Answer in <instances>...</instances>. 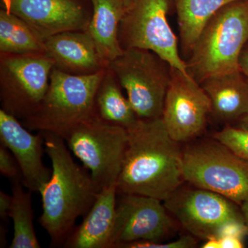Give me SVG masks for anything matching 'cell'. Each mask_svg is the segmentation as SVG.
<instances>
[{
	"label": "cell",
	"mask_w": 248,
	"mask_h": 248,
	"mask_svg": "<svg viewBox=\"0 0 248 248\" xmlns=\"http://www.w3.org/2000/svg\"><path fill=\"white\" fill-rule=\"evenodd\" d=\"M214 139L223 143L234 154L248 163V131L241 128L225 127L213 135Z\"/></svg>",
	"instance_id": "23"
},
{
	"label": "cell",
	"mask_w": 248,
	"mask_h": 248,
	"mask_svg": "<svg viewBox=\"0 0 248 248\" xmlns=\"http://www.w3.org/2000/svg\"><path fill=\"white\" fill-rule=\"evenodd\" d=\"M164 202L169 213L186 231L205 241L218 238L227 223L244 220L234 202L200 187H180Z\"/></svg>",
	"instance_id": "10"
},
{
	"label": "cell",
	"mask_w": 248,
	"mask_h": 248,
	"mask_svg": "<svg viewBox=\"0 0 248 248\" xmlns=\"http://www.w3.org/2000/svg\"><path fill=\"white\" fill-rule=\"evenodd\" d=\"M12 205V195H9L3 190H0V218L5 222L9 217L10 210Z\"/></svg>",
	"instance_id": "27"
},
{
	"label": "cell",
	"mask_w": 248,
	"mask_h": 248,
	"mask_svg": "<svg viewBox=\"0 0 248 248\" xmlns=\"http://www.w3.org/2000/svg\"><path fill=\"white\" fill-rule=\"evenodd\" d=\"M117 184L102 189L84 221L75 228L63 247L110 248L115 224Z\"/></svg>",
	"instance_id": "16"
},
{
	"label": "cell",
	"mask_w": 248,
	"mask_h": 248,
	"mask_svg": "<svg viewBox=\"0 0 248 248\" xmlns=\"http://www.w3.org/2000/svg\"><path fill=\"white\" fill-rule=\"evenodd\" d=\"M53 60L45 53L11 55L0 66L2 110L23 121L40 108L50 84Z\"/></svg>",
	"instance_id": "9"
},
{
	"label": "cell",
	"mask_w": 248,
	"mask_h": 248,
	"mask_svg": "<svg viewBox=\"0 0 248 248\" xmlns=\"http://www.w3.org/2000/svg\"><path fill=\"white\" fill-rule=\"evenodd\" d=\"M245 235H247L246 227L244 220L234 221L227 223L222 228L218 238L224 236H232L242 239Z\"/></svg>",
	"instance_id": "26"
},
{
	"label": "cell",
	"mask_w": 248,
	"mask_h": 248,
	"mask_svg": "<svg viewBox=\"0 0 248 248\" xmlns=\"http://www.w3.org/2000/svg\"><path fill=\"white\" fill-rule=\"evenodd\" d=\"M45 54L55 68L71 74H93L107 64L87 31L60 32L45 39Z\"/></svg>",
	"instance_id": "15"
},
{
	"label": "cell",
	"mask_w": 248,
	"mask_h": 248,
	"mask_svg": "<svg viewBox=\"0 0 248 248\" xmlns=\"http://www.w3.org/2000/svg\"><path fill=\"white\" fill-rule=\"evenodd\" d=\"M239 70L248 79V42L245 46L240 55L239 61Z\"/></svg>",
	"instance_id": "29"
},
{
	"label": "cell",
	"mask_w": 248,
	"mask_h": 248,
	"mask_svg": "<svg viewBox=\"0 0 248 248\" xmlns=\"http://www.w3.org/2000/svg\"><path fill=\"white\" fill-rule=\"evenodd\" d=\"M0 141L17 161L24 187L31 192H40L52 174V169L44 164L45 146L42 133H31L18 119L1 109Z\"/></svg>",
	"instance_id": "13"
},
{
	"label": "cell",
	"mask_w": 248,
	"mask_h": 248,
	"mask_svg": "<svg viewBox=\"0 0 248 248\" xmlns=\"http://www.w3.org/2000/svg\"><path fill=\"white\" fill-rule=\"evenodd\" d=\"M41 133L51 161L52 174L39 192L42 200L39 222L50 236L51 246L60 247L75 229L77 219L89 213L102 188L84 166L75 162L63 138Z\"/></svg>",
	"instance_id": "2"
},
{
	"label": "cell",
	"mask_w": 248,
	"mask_h": 248,
	"mask_svg": "<svg viewBox=\"0 0 248 248\" xmlns=\"http://www.w3.org/2000/svg\"><path fill=\"white\" fill-rule=\"evenodd\" d=\"M128 139L126 128L96 113L73 129L65 141L103 189L117 184Z\"/></svg>",
	"instance_id": "7"
},
{
	"label": "cell",
	"mask_w": 248,
	"mask_h": 248,
	"mask_svg": "<svg viewBox=\"0 0 248 248\" xmlns=\"http://www.w3.org/2000/svg\"><path fill=\"white\" fill-rule=\"evenodd\" d=\"M92 19L87 32L92 37L99 55L108 64L124 53L119 40V28L125 6L123 0H91Z\"/></svg>",
	"instance_id": "18"
},
{
	"label": "cell",
	"mask_w": 248,
	"mask_h": 248,
	"mask_svg": "<svg viewBox=\"0 0 248 248\" xmlns=\"http://www.w3.org/2000/svg\"><path fill=\"white\" fill-rule=\"evenodd\" d=\"M0 50L10 55L45 53V40L20 17L1 10Z\"/></svg>",
	"instance_id": "21"
},
{
	"label": "cell",
	"mask_w": 248,
	"mask_h": 248,
	"mask_svg": "<svg viewBox=\"0 0 248 248\" xmlns=\"http://www.w3.org/2000/svg\"><path fill=\"white\" fill-rule=\"evenodd\" d=\"M214 140L196 142L183 150L184 180L241 205L248 200V163Z\"/></svg>",
	"instance_id": "5"
},
{
	"label": "cell",
	"mask_w": 248,
	"mask_h": 248,
	"mask_svg": "<svg viewBox=\"0 0 248 248\" xmlns=\"http://www.w3.org/2000/svg\"><path fill=\"white\" fill-rule=\"evenodd\" d=\"M106 72L74 75L54 68L48 91L39 110L23 125L66 140L81 122L97 113L95 98Z\"/></svg>",
	"instance_id": "4"
},
{
	"label": "cell",
	"mask_w": 248,
	"mask_h": 248,
	"mask_svg": "<svg viewBox=\"0 0 248 248\" xmlns=\"http://www.w3.org/2000/svg\"><path fill=\"white\" fill-rule=\"evenodd\" d=\"M221 248H244L242 239L232 236H224L218 238Z\"/></svg>",
	"instance_id": "28"
},
{
	"label": "cell",
	"mask_w": 248,
	"mask_h": 248,
	"mask_svg": "<svg viewBox=\"0 0 248 248\" xmlns=\"http://www.w3.org/2000/svg\"><path fill=\"white\" fill-rule=\"evenodd\" d=\"M238 0H172L177 14L181 46L190 55L209 21L223 6Z\"/></svg>",
	"instance_id": "19"
},
{
	"label": "cell",
	"mask_w": 248,
	"mask_h": 248,
	"mask_svg": "<svg viewBox=\"0 0 248 248\" xmlns=\"http://www.w3.org/2000/svg\"><path fill=\"white\" fill-rule=\"evenodd\" d=\"M170 1L130 0L121 20L119 40L124 50H151L172 68L190 76L179 54L177 37L168 21Z\"/></svg>",
	"instance_id": "8"
},
{
	"label": "cell",
	"mask_w": 248,
	"mask_h": 248,
	"mask_svg": "<svg viewBox=\"0 0 248 248\" xmlns=\"http://www.w3.org/2000/svg\"><path fill=\"white\" fill-rule=\"evenodd\" d=\"M139 119L162 116L172 66L151 50L128 48L108 64Z\"/></svg>",
	"instance_id": "6"
},
{
	"label": "cell",
	"mask_w": 248,
	"mask_h": 248,
	"mask_svg": "<svg viewBox=\"0 0 248 248\" xmlns=\"http://www.w3.org/2000/svg\"><path fill=\"white\" fill-rule=\"evenodd\" d=\"M248 42V0L223 6L204 27L186 62L187 73L200 84L210 76L239 71Z\"/></svg>",
	"instance_id": "3"
},
{
	"label": "cell",
	"mask_w": 248,
	"mask_h": 248,
	"mask_svg": "<svg viewBox=\"0 0 248 248\" xmlns=\"http://www.w3.org/2000/svg\"><path fill=\"white\" fill-rule=\"evenodd\" d=\"M130 0H123L124 4H125V8L128 6V5L129 4V3H130Z\"/></svg>",
	"instance_id": "34"
},
{
	"label": "cell",
	"mask_w": 248,
	"mask_h": 248,
	"mask_svg": "<svg viewBox=\"0 0 248 248\" xmlns=\"http://www.w3.org/2000/svg\"><path fill=\"white\" fill-rule=\"evenodd\" d=\"M241 205V213H242L243 218H244L245 225L246 227V232H247L248 236V200L244 202Z\"/></svg>",
	"instance_id": "32"
},
{
	"label": "cell",
	"mask_w": 248,
	"mask_h": 248,
	"mask_svg": "<svg viewBox=\"0 0 248 248\" xmlns=\"http://www.w3.org/2000/svg\"><path fill=\"white\" fill-rule=\"evenodd\" d=\"M239 128L248 131V112L239 120Z\"/></svg>",
	"instance_id": "33"
},
{
	"label": "cell",
	"mask_w": 248,
	"mask_h": 248,
	"mask_svg": "<svg viewBox=\"0 0 248 248\" xmlns=\"http://www.w3.org/2000/svg\"><path fill=\"white\" fill-rule=\"evenodd\" d=\"M6 233H7V228L1 223L0 224V248H5L7 245L6 241Z\"/></svg>",
	"instance_id": "31"
},
{
	"label": "cell",
	"mask_w": 248,
	"mask_h": 248,
	"mask_svg": "<svg viewBox=\"0 0 248 248\" xmlns=\"http://www.w3.org/2000/svg\"><path fill=\"white\" fill-rule=\"evenodd\" d=\"M0 172L12 182H22V172L16 158L9 149L0 146Z\"/></svg>",
	"instance_id": "25"
},
{
	"label": "cell",
	"mask_w": 248,
	"mask_h": 248,
	"mask_svg": "<svg viewBox=\"0 0 248 248\" xmlns=\"http://www.w3.org/2000/svg\"><path fill=\"white\" fill-rule=\"evenodd\" d=\"M12 205L9 218L14 223V238L9 248H40L33 226L31 192L24 190L21 181L12 182Z\"/></svg>",
	"instance_id": "22"
},
{
	"label": "cell",
	"mask_w": 248,
	"mask_h": 248,
	"mask_svg": "<svg viewBox=\"0 0 248 248\" xmlns=\"http://www.w3.org/2000/svg\"><path fill=\"white\" fill-rule=\"evenodd\" d=\"M115 79V75L108 69L96 94V112L102 120L128 129L140 119Z\"/></svg>",
	"instance_id": "20"
},
{
	"label": "cell",
	"mask_w": 248,
	"mask_h": 248,
	"mask_svg": "<svg viewBox=\"0 0 248 248\" xmlns=\"http://www.w3.org/2000/svg\"><path fill=\"white\" fill-rule=\"evenodd\" d=\"M211 112L210 99L201 84L172 67L161 116L171 138L179 143L197 138Z\"/></svg>",
	"instance_id": "12"
},
{
	"label": "cell",
	"mask_w": 248,
	"mask_h": 248,
	"mask_svg": "<svg viewBox=\"0 0 248 248\" xmlns=\"http://www.w3.org/2000/svg\"><path fill=\"white\" fill-rule=\"evenodd\" d=\"M118 195L110 248L137 241L161 242L177 231L162 201L133 194Z\"/></svg>",
	"instance_id": "11"
},
{
	"label": "cell",
	"mask_w": 248,
	"mask_h": 248,
	"mask_svg": "<svg viewBox=\"0 0 248 248\" xmlns=\"http://www.w3.org/2000/svg\"><path fill=\"white\" fill-rule=\"evenodd\" d=\"M128 139L117 182V195L133 194L164 202L182 186V151L161 117L140 119L127 129Z\"/></svg>",
	"instance_id": "1"
},
{
	"label": "cell",
	"mask_w": 248,
	"mask_h": 248,
	"mask_svg": "<svg viewBox=\"0 0 248 248\" xmlns=\"http://www.w3.org/2000/svg\"><path fill=\"white\" fill-rule=\"evenodd\" d=\"M203 248H221V244H220L219 239L217 237H212L210 239L205 240L203 246Z\"/></svg>",
	"instance_id": "30"
},
{
	"label": "cell",
	"mask_w": 248,
	"mask_h": 248,
	"mask_svg": "<svg viewBox=\"0 0 248 248\" xmlns=\"http://www.w3.org/2000/svg\"><path fill=\"white\" fill-rule=\"evenodd\" d=\"M200 84L211 103V115L217 120L229 123L248 113V79L240 70L209 77Z\"/></svg>",
	"instance_id": "17"
},
{
	"label": "cell",
	"mask_w": 248,
	"mask_h": 248,
	"mask_svg": "<svg viewBox=\"0 0 248 248\" xmlns=\"http://www.w3.org/2000/svg\"><path fill=\"white\" fill-rule=\"evenodd\" d=\"M197 244L195 236L186 235L170 242L137 241L124 245L122 248H192L196 247Z\"/></svg>",
	"instance_id": "24"
},
{
	"label": "cell",
	"mask_w": 248,
	"mask_h": 248,
	"mask_svg": "<svg viewBox=\"0 0 248 248\" xmlns=\"http://www.w3.org/2000/svg\"><path fill=\"white\" fill-rule=\"evenodd\" d=\"M7 3L8 11L23 19L43 40L89 27L86 13L75 0H7Z\"/></svg>",
	"instance_id": "14"
}]
</instances>
